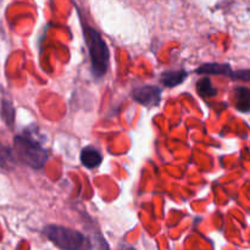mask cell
Returning <instances> with one entry per match:
<instances>
[{"mask_svg":"<svg viewBox=\"0 0 250 250\" xmlns=\"http://www.w3.org/2000/svg\"><path fill=\"white\" fill-rule=\"evenodd\" d=\"M83 32H84L85 43H87L88 51H89L92 72L94 77L100 78L105 76V73L107 72V67H109V48L99 32L93 27L88 26L87 23H83Z\"/></svg>","mask_w":250,"mask_h":250,"instance_id":"6da1fadb","label":"cell"},{"mask_svg":"<svg viewBox=\"0 0 250 250\" xmlns=\"http://www.w3.org/2000/svg\"><path fill=\"white\" fill-rule=\"evenodd\" d=\"M14 153L20 161L32 168H42L48 161V150L29 134H19L14 138Z\"/></svg>","mask_w":250,"mask_h":250,"instance_id":"7a4b0ae2","label":"cell"},{"mask_svg":"<svg viewBox=\"0 0 250 250\" xmlns=\"http://www.w3.org/2000/svg\"><path fill=\"white\" fill-rule=\"evenodd\" d=\"M44 234L55 246L63 250H89L92 248L89 239L76 229L56 225H48L43 229Z\"/></svg>","mask_w":250,"mask_h":250,"instance_id":"3957f363","label":"cell"},{"mask_svg":"<svg viewBox=\"0 0 250 250\" xmlns=\"http://www.w3.org/2000/svg\"><path fill=\"white\" fill-rule=\"evenodd\" d=\"M195 72L203 73V75H222L229 78H236V80H244V81L249 80V70L237 71V72H233L231 66L227 65V63H219V62L205 63V65H202L199 68H197Z\"/></svg>","mask_w":250,"mask_h":250,"instance_id":"277c9868","label":"cell"},{"mask_svg":"<svg viewBox=\"0 0 250 250\" xmlns=\"http://www.w3.org/2000/svg\"><path fill=\"white\" fill-rule=\"evenodd\" d=\"M132 98L144 106H156L161 102V89L155 85H142L132 90Z\"/></svg>","mask_w":250,"mask_h":250,"instance_id":"5b68a950","label":"cell"},{"mask_svg":"<svg viewBox=\"0 0 250 250\" xmlns=\"http://www.w3.org/2000/svg\"><path fill=\"white\" fill-rule=\"evenodd\" d=\"M103 156L93 146H87L81 151V163L87 168H94L102 164Z\"/></svg>","mask_w":250,"mask_h":250,"instance_id":"8992f818","label":"cell"},{"mask_svg":"<svg viewBox=\"0 0 250 250\" xmlns=\"http://www.w3.org/2000/svg\"><path fill=\"white\" fill-rule=\"evenodd\" d=\"M187 78V71L177 70V71H165L161 73V82L165 87H176L181 84L183 81Z\"/></svg>","mask_w":250,"mask_h":250,"instance_id":"52a82bcc","label":"cell"},{"mask_svg":"<svg viewBox=\"0 0 250 250\" xmlns=\"http://www.w3.org/2000/svg\"><path fill=\"white\" fill-rule=\"evenodd\" d=\"M16 166L15 153L10 146L0 143V167L4 170H12Z\"/></svg>","mask_w":250,"mask_h":250,"instance_id":"ba28073f","label":"cell"},{"mask_svg":"<svg viewBox=\"0 0 250 250\" xmlns=\"http://www.w3.org/2000/svg\"><path fill=\"white\" fill-rule=\"evenodd\" d=\"M236 106L239 111L248 112L250 107V90L247 87H237L234 90Z\"/></svg>","mask_w":250,"mask_h":250,"instance_id":"9c48e42d","label":"cell"},{"mask_svg":"<svg viewBox=\"0 0 250 250\" xmlns=\"http://www.w3.org/2000/svg\"><path fill=\"white\" fill-rule=\"evenodd\" d=\"M197 92L202 98H214L217 94V90L212 85L211 81L209 77H204L198 81L197 83Z\"/></svg>","mask_w":250,"mask_h":250,"instance_id":"30bf717a","label":"cell"},{"mask_svg":"<svg viewBox=\"0 0 250 250\" xmlns=\"http://www.w3.org/2000/svg\"><path fill=\"white\" fill-rule=\"evenodd\" d=\"M1 114L2 120H4L5 124L7 125L9 127L14 126V121H15V107L12 106L11 103L9 100L4 99L1 102Z\"/></svg>","mask_w":250,"mask_h":250,"instance_id":"8fae6325","label":"cell"}]
</instances>
